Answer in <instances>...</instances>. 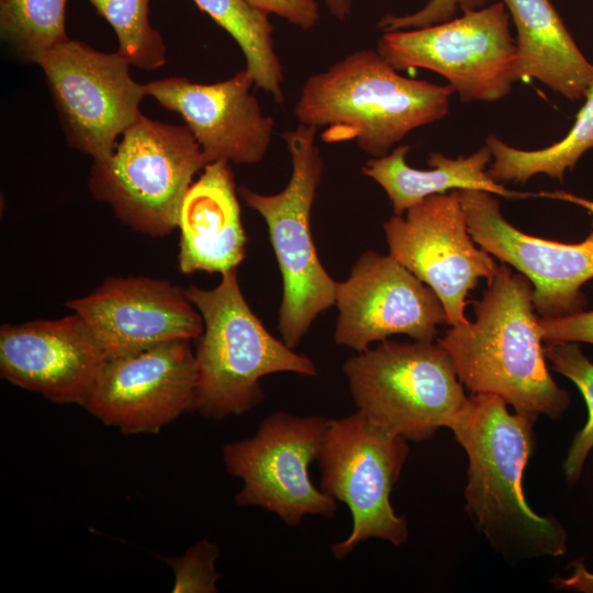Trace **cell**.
<instances>
[{
  "label": "cell",
  "mask_w": 593,
  "mask_h": 593,
  "mask_svg": "<svg viewBox=\"0 0 593 593\" xmlns=\"http://www.w3.org/2000/svg\"><path fill=\"white\" fill-rule=\"evenodd\" d=\"M472 303L475 320L451 326L437 340L461 383L534 419L559 417L570 398L547 368L529 279L501 262L482 299Z\"/></svg>",
  "instance_id": "6da1fadb"
},
{
  "label": "cell",
  "mask_w": 593,
  "mask_h": 593,
  "mask_svg": "<svg viewBox=\"0 0 593 593\" xmlns=\"http://www.w3.org/2000/svg\"><path fill=\"white\" fill-rule=\"evenodd\" d=\"M455 89L399 74L377 49H357L303 83L293 113L326 143L354 141L372 157L443 120Z\"/></svg>",
  "instance_id": "7a4b0ae2"
},
{
  "label": "cell",
  "mask_w": 593,
  "mask_h": 593,
  "mask_svg": "<svg viewBox=\"0 0 593 593\" xmlns=\"http://www.w3.org/2000/svg\"><path fill=\"white\" fill-rule=\"evenodd\" d=\"M494 394L472 393L452 425L469 457L467 511L501 553L513 558L560 556L566 533L527 505L522 475L534 448L536 419L507 411Z\"/></svg>",
  "instance_id": "3957f363"
},
{
  "label": "cell",
  "mask_w": 593,
  "mask_h": 593,
  "mask_svg": "<svg viewBox=\"0 0 593 593\" xmlns=\"http://www.w3.org/2000/svg\"><path fill=\"white\" fill-rule=\"evenodd\" d=\"M213 289H184L203 320L194 351L198 367L195 410L206 418L240 415L264 399L260 380L277 372L306 377L315 363L270 334L246 302L236 269L221 275Z\"/></svg>",
  "instance_id": "277c9868"
},
{
  "label": "cell",
  "mask_w": 593,
  "mask_h": 593,
  "mask_svg": "<svg viewBox=\"0 0 593 593\" xmlns=\"http://www.w3.org/2000/svg\"><path fill=\"white\" fill-rule=\"evenodd\" d=\"M316 133L303 124L282 133L292 172L281 191L264 194L239 189L246 204L267 223L283 282L278 328L293 349L318 314L335 305L337 288L318 259L311 231L312 206L324 171Z\"/></svg>",
  "instance_id": "5b68a950"
},
{
  "label": "cell",
  "mask_w": 593,
  "mask_h": 593,
  "mask_svg": "<svg viewBox=\"0 0 593 593\" xmlns=\"http://www.w3.org/2000/svg\"><path fill=\"white\" fill-rule=\"evenodd\" d=\"M343 371L357 410L406 440L451 428L469 399L439 343L384 339L348 358Z\"/></svg>",
  "instance_id": "8992f818"
},
{
  "label": "cell",
  "mask_w": 593,
  "mask_h": 593,
  "mask_svg": "<svg viewBox=\"0 0 593 593\" xmlns=\"http://www.w3.org/2000/svg\"><path fill=\"white\" fill-rule=\"evenodd\" d=\"M206 165L189 127L141 115L111 156L94 161L89 187L118 219L142 234L161 237L178 226L183 198Z\"/></svg>",
  "instance_id": "52a82bcc"
},
{
  "label": "cell",
  "mask_w": 593,
  "mask_h": 593,
  "mask_svg": "<svg viewBox=\"0 0 593 593\" xmlns=\"http://www.w3.org/2000/svg\"><path fill=\"white\" fill-rule=\"evenodd\" d=\"M409 455L407 440L370 422L358 410L329 419L317 456L320 489L350 511L349 535L331 546L340 560L360 542L378 538L401 546L407 538L403 516L395 514L390 494Z\"/></svg>",
  "instance_id": "ba28073f"
},
{
  "label": "cell",
  "mask_w": 593,
  "mask_h": 593,
  "mask_svg": "<svg viewBox=\"0 0 593 593\" xmlns=\"http://www.w3.org/2000/svg\"><path fill=\"white\" fill-rule=\"evenodd\" d=\"M502 1L419 29L384 32L377 51L396 70L444 77L462 102H496L516 80V42Z\"/></svg>",
  "instance_id": "9c48e42d"
},
{
  "label": "cell",
  "mask_w": 593,
  "mask_h": 593,
  "mask_svg": "<svg viewBox=\"0 0 593 593\" xmlns=\"http://www.w3.org/2000/svg\"><path fill=\"white\" fill-rule=\"evenodd\" d=\"M329 419L277 411L265 417L256 433L222 448L226 471L243 481L235 495L239 506H259L286 525L299 526L306 515L334 517L337 504L310 479Z\"/></svg>",
  "instance_id": "30bf717a"
},
{
  "label": "cell",
  "mask_w": 593,
  "mask_h": 593,
  "mask_svg": "<svg viewBox=\"0 0 593 593\" xmlns=\"http://www.w3.org/2000/svg\"><path fill=\"white\" fill-rule=\"evenodd\" d=\"M70 146L94 161L113 153L116 139L141 115L145 94L116 52H99L68 38L37 61Z\"/></svg>",
  "instance_id": "8fae6325"
},
{
  "label": "cell",
  "mask_w": 593,
  "mask_h": 593,
  "mask_svg": "<svg viewBox=\"0 0 593 593\" xmlns=\"http://www.w3.org/2000/svg\"><path fill=\"white\" fill-rule=\"evenodd\" d=\"M389 254L430 287L440 299L447 324L469 323V291L491 280L499 265L472 239L458 190L429 195L403 215L383 223Z\"/></svg>",
  "instance_id": "7c38bea8"
},
{
  "label": "cell",
  "mask_w": 593,
  "mask_h": 593,
  "mask_svg": "<svg viewBox=\"0 0 593 593\" xmlns=\"http://www.w3.org/2000/svg\"><path fill=\"white\" fill-rule=\"evenodd\" d=\"M198 367L189 339L108 359L83 407L125 434L157 433L195 410Z\"/></svg>",
  "instance_id": "4fadbf2b"
},
{
  "label": "cell",
  "mask_w": 593,
  "mask_h": 593,
  "mask_svg": "<svg viewBox=\"0 0 593 593\" xmlns=\"http://www.w3.org/2000/svg\"><path fill=\"white\" fill-rule=\"evenodd\" d=\"M458 192L472 239L529 279L539 317L586 310L589 301L582 288L593 279V232L579 243L533 236L505 220L497 195L471 189Z\"/></svg>",
  "instance_id": "5bb4252c"
},
{
  "label": "cell",
  "mask_w": 593,
  "mask_h": 593,
  "mask_svg": "<svg viewBox=\"0 0 593 593\" xmlns=\"http://www.w3.org/2000/svg\"><path fill=\"white\" fill-rule=\"evenodd\" d=\"M338 310L334 339L357 353L392 335L434 342L437 326L447 324L435 291L390 254L360 255L345 281L337 282Z\"/></svg>",
  "instance_id": "9a60e30c"
},
{
  "label": "cell",
  "mask_w": 593,
  "mask_h": 593,
  "mask_svg": "<svg viewBox=\"0 0 593 593\" xmlns=\"http://www.w3.org/2000/svg\"><path fill=\"white\" fill-rule=\"evenodd\" d=\"M67 307L88 326L107 360L150 346L197 339L203 320L186 291L167 280L111 277Z\"/></svg>",
  "instance_id": "2e32d148"
},
{
  "label": "cell",
  "mask_w": 593,
  "mask_h": 593,
  "mask_svg": "<svg viewBox=\"0 0 593 593\" xmlns=\"http://www.w3.org/2000/svg\"><path fill=\"white\" fill-rule=\"evenodd\" d=\"M254 86L245 68L213 83L168 77L144 85V90L163 108L182 116L206 165H254L266 156L275 131V121L262 112Z\"/></svg>",
  "instance_id": "e0dca14e"
},
{
  "label": "cell",
  "mask_w": 593,
  "mask_h": 593,
  "mask_svg": "<svg viewBox=\"0 0 593 593\" xmlns=\"http://www.w3.org/2000/svg\"><path fill=\"white\" fill-rule=\"evenodd\" d=\"M107 357L82 318L3 324L0 372L56 403L83 405Z\"/></svg>",
  "instance_id": "ac0fdd59"
},
{
  "label": "cell",
  "mask_w": 593,
  "mask_h": 593,
  "mask_svg": "<svg viewBox=\"0 0 593 593\" xmlns=\"http://www.w3.org/2000/svg\"><path fill=\"white\" fill-rule=\"evenodd\" d=\"M178 227V265L182 273L222 275L244 260L246 234L228 163L205 165L183 198Z\"/></svg>",
  "instance_id": "d6986e66"
},
{
  "label": "cell",
  "mask_w": 593,
  "mask_h": 593,
  "mask_svg": "<svg viewBox=\"0 0 593 593\" xmlns=\"http://www.w3.org/2000/svg\"><path fill=\"white\" fill-rule=\"evenodd\" d=\"M516 30V80L536 79L569 101L584 99L593 63L549 0H502Z\"/></svg>",
  "instance_id": "ffe728a7"
},
{
  "label": "cell",
  "mask_w": 593,
  "mask_h": 593,
  "mask_svg": "<svg viewBox=\"0 0 593 593\" xmlns=\"http://www.w3.org/2000/svg\"><path fill=\"white\" fill-rule=\"evenodd\" d=\"M410 149V145H400L384 156L368 159L361 168L365 176L384 190L395 215H403L429 195L454 190H482L506 199L539 195L508 190L493 180L488 172L492 154L486 145L467 157L449 158L443 153H429L427 164L432 169L409 166Z\"/></svg>",
  "instance_id": "44dd1931"
},
{
  "label": "cell",
  "mask_w": 593,
  "mask_h": 593,
  "mask_svg": "<svg viewBox=\"0 0 593 593\" xmlns=\"http://www.w3.org/2000/svg\"><path fill=\"white\" fill-rule=\"evenodd\" d=\"M568 134L547 147L524 150L507 145L495 135H489L485 145L492 154L489 175L499 183H525L532 177L545 174L563 181L582 155L593 148V78Z\"/></svg>",
  "instance_id": "7402d4cb"
},
{
  "label": "cell",
  "mask_w": 593,
  "mask_h": 593,
  "mask_svg": "<svg viewBox=\"0 0 593 593\" xmlns=\"http://www.w3.org/2000/svg\"><path fill=\"white\" fill-rule=\"evenodd\" d=\"M192 1L237 43L255 86L282 103L284 75L269 15L245 0Z\"/></svg>",
  "instance_id": "603a6c76"
},
{
  "label": "cell",
  "mask_w": 593,
  "mask_h": 593,
  "mask_svg": "<svg viewBox=\"0 0 593 593\" xmlns=\"http://www.w3.org/2000/svg\"><path fill=\"white\" fill-rule=\"evenodd\" d=\"M68 0H0L1 37L25 61L35 63L68 40Z\"/></svg>",
  "instance_id": "cb8c5ba5"
},
{
  "label": "cell",
  "mask_w": 593,
  "mask_h": 593,
  "mask_svg": "<svg viewBox=\"0 0 593 593\" xmlns=\"http://www.w3.org/2000/svg\"><path fill=\"white\" fill-rule=\"evenodd\" d=\"M113 29L116 53L130 65L153 70L166 63L160 33L149 23V0H88Z\"/></svg>",
  "instance_id": "d4e9b609"
},
{
  "label": "cell",
  "mask_w": 593,
  "mask_h": 593,
  "mask_svg": "<svg viewBox=\"0 0 593 593\" xmlns=\"http://www.w3.org/2000/svg\"><path fill=\"white\" fill-rule=\"evenodd\" d=\"M544 350L546 358L552 363V369L578 387L588 405L586 424L575 436L563 463L568 480L574 481L593 448V362L582 353L579 343L547 344Z\"/></svg>",
  "instance_id": "484cf974"
},
{
  "label": "cell",
  "mask_w": 593,
  "mask_h": 593,
  "mask_svg": "<svg viewBox=\"0 0 593 593\" xmlns=\"http://www.w3.org/2000/svg\"><path fill=\"white\" fill-rule=\"evenodd\" d=\"M219 547L209 540H201L187 550L183 557L172 560L170 566L176 574L174 592H216L219 574L215 560Z\"/></svg>",
  "instance_id": "4316f807"
},
{
  "label": "cell",
  "mask_w": 593,
  "mask_h": 593,
  "mask_svg": "<svg viewBox=\"0 0 593 593\" xmlns=\"http://www.w3.org/2000/svg\"><path fill=\"white\" fill-rule=\"evenodd\" d=\"M489 0H428L421 9L405 14H384L377 23L382 32L411 30L450 21L488 5Z\"/></svg>",
  "instance_id": "83f0119b"
},
{
  "label": "cell",
  "mask_w": 593,
  "mask_h": 593,
  "mask_svg": "<svg viewBox=\"0 0 593 593\" xmlns=\"http://www.w3.org/2000/svg\"><path fill=\"white\" fill-rule=\"evenodd\" d=\"M546 344L570 342L593 344V310L556 318L539 317Z\"/></svg>",
  "instance_id": "f1b7e54d"
},
{
  "label": "cell",
  "mask_w": 593,
  "mask_h": 593,
  "mask_svg": "<svg viewBox=\"0 0 593 593\" xmlns=\"http://www.w3.org/2000/svg\"><path fill=\"white\" fill-rule=\"evenodd\" d=\"M256 9L307 31L320 21L317 0H245Z\"/></svg>",
  "instance_id": "f546056e"
},
{
  "label": "cell",
  "mask_w": 593,
  "mask_h": 593,
  "mask_svg": "<svg viewBox=\"0 0 593 593\" xmlns=\"http://www.w3.org/2000/svg\"><path fill=\"white\" fill-rule=\"evenodd\" d=\"M337 21H347L354 11V0H317Z\"/></svg>",
  "instance_id": "4dcf8cb0"
},
{
  "label": "cell",
  "mask_w": 593,
  "mask_h": 593,
  "mask_svg": "<svg viewBox=\"0 0 593 593\" xmlns=\"http://www.w3.org/2000/svg\"><path fill=\"white\" fill-rule=\"evenodd\" d=\"M561 583L564 586L593 592V573L588 572L584 568L578 566L573 575L562 580Z\"/></svg>",
  "instance_id": "1f68e13d"
}]
</instances>
